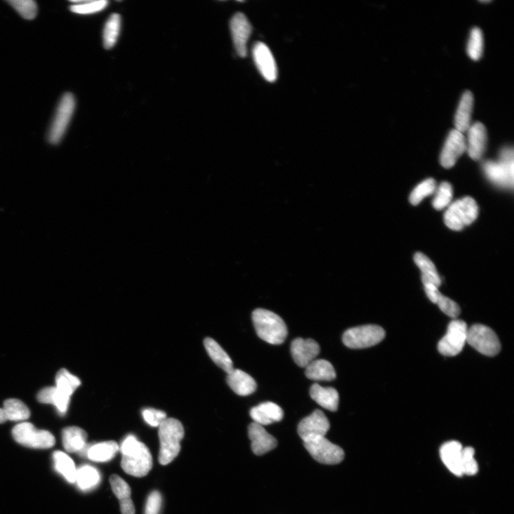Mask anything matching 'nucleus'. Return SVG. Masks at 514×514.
Masks as SVG:
<instances>
[{
    "instance_id": "obj_1",
    "label": "nucleus",
    "mask_w": 514,
    "mask_h": 514,
    "mask_svg": "<svg viewBox=\"0 0 514 514\" xmlns=\"http://www.w3.org/2000/svg\"><path fill=\"white\" fill-rule=\"evenodd\" d=\"M123 453L121 466L129 475L143 477L147 475L153 465L152 457L147 446L130 435L121 446Z\"/></svg>"
},
{
    "instance_id": "obj_2",
    "label": "nucleus",
    "mask_w": 514,
    "mask_h": 514,
    "mask_svg": "<svg viewBox=\"0 0 514 514\" xmlns=\"http://www.w3.org/2000/svg\"><path fill=\"white\" fill-rule=\"evenodd\" d=\"M256 334L269 344L279 345L287 339L288 330L280 316L271 311L257 309L252 313Z\"/></svg>"
},
{
    "instance_id": "obj_3",
    "label": "nucleus",
    "mask_w": 514,
    "mask_h": 514,
    "mask_svg": "<svg viewBox=\"0 0 514 514\" xmlns=\"http://www.w3.org/2000/svg\"><path fill=\"white\" fill-rule=\"evenodd\" d=\"M185 437V429L182 423L174 418H167L159 426L161 450L159 462L167 465L179 455L181 442Z\"/></svg>"
},
{
    "instance_id": "obj_4",
    "label": "nucleus",
    "mask_w": 514,
    "mask_h": 514,
    "mask_svg": "<svg viewBox=\"0 0 514 514\" xmlns=\"http://www.w3.org/2000/svg\"><path fill=\"white\" fill-rule=\"evenodd\" d=\"M479 208L471 197H464L454 202L444 214V223L451 229L460 231L475 221Z\"/></svg>"
},
{
    "instance_id": "obj_5",
    "label": "nucleus",
    "mask_w": 514,
    "mask_h": 514,
    "mask_svg": "<svg viewBox=\"0 0 514 514\" xmlns=\"http://www.w3.org/2000/svg\"><path fill=\"white\" fill-rule=\"evenodd\" d=\"M483 167L486 177L493 184L501 187L513 189L514 177L513 149H504L499 162L488 161L484 163Z\"/></svg>"
},
{
    "instance_id": "obj_6",
    "label": "nucleus",
    "mask_w": 514,
    "mask_h": 514,
    "mask_svg": "<svg viewBox=\"0 0 514 514\" xmlns=\"http://www.w3.org/2000/svg\"><path fill=\"white\" fill-rule=\"evenodd\" d=\"M385 336L384 329L378 325H364L347 330L342 341L350 349H365L378 345Z\"/></svg>"
},
{
    "instance_id": "obj_7",
    "label": "nucleus",
    "mask_w": 514,
    "mask_h": 514,
    "mask_svg": "<svg viewBox=\"0 0 514 514\" xmlns=\"http://www.w3.org/2000/svg\"><path fill=\"white\" fill-rule=\"evenodd\" d=\"M12 436L19 444L33 449H50L55 444V439L50 432L39 430L29 422L16 425L12 430Z\"/></svg>"
},
{
    "instance_id": "obj_8",
    "label": "nucleus",
    "mask_w": 514,
    "mask_h": 514,
    "mask_svg": "<svg viewBox=\"0 0 514 514\" xmlns=\"http://www.w3.org/2000/svg\"><path fill=\"white\" fill-rule=\"evenodd\" d=\"M466 343L488 357H494L501 350L496 333L483 325H474L468 329Z\"/></svg>"
},
{
    "instance_id": "obj_9",
    "label": "nucleus",
    "mask_w": 514,
    "mask_h": 514,
    "mask_svg": "<svg viewBox=\"0 0 514 514\" xmlns=\"http://www.w3.org/2000/svg\"><path fill=\"white\" fill-rule=\"evenodd\" d=\"M55 391L52 404L59 413H66L72 395L81 385V381L65 369L59 370L55 378Z\"/></svg>"
},
{
    "instance_id": "obj_10",
    "label": "nucleus",
    "mask_w": 514,
    "mask_h": 514,
    "mask_svg": "<svg viewBox=\"0 0 514 514\" xmlns=\"http://www.w3.org/2000/svg\"><path fill=\"white\" fill-rule=\"evenodd\" d=\"M304 445L313 459L323 464H338L345 457L344 450L325 437L309 440L305 442Z\"/></svg>"
},
{
    "instance_id": "obj_11",
    "label": "nucleus",
    "mask_w": 514,
    "mask_h": 514,
    "mask_svg": "<svg viewBox=\"0 0 514 514\" xmlns=\"http://www.w3.org/2000/svg\"><path fill=\"white\" fill-rule=\"evenodd\" d=\"M468 329L462 320L451 321L446 335L439 342V351L446 357H454L460 353L467 342Z\"/></svg>"
},
{
    "instance_id": "obj_12",
    "label": "nucleus",
    "mask_w": 514,
    "mask_h": 514,
    "mask_svg": "<svg viewBox=\"0 0 514 514\" xmlns=\"http://www.w3.org/2000/svg\"><path fill=\"white\" fill-rule=\"evenodd\" d=\"M74 109V96L71 93L65 94L59 102L49 132L50 143L56 145L61 141L68 127Z\"/></svg>"
},
{
    "instance_id": "obj_13",
    "label": "nucleus",
    "mask_w": 514,
    "mask_h": 514,
    "mask_svg": "<svg viewBox=\"0 0 514 514\" xmlns=\"http://www.w3.org/2000/svg\"><path fill=\"white\" fill-rule=\"evenodd\" d=\"M329 429L330 423L326 415L321 410L316 409L310 416L300 422L298 433L305 442L314 438L325 437Z\"/></svg>"
},
{
    "instance_id": "obj_14",
    "label": "nucleus",
    "mask_w": 514,
    "mask_h": 514,
    "mask_svg": "<svg viewBox=\"0 0 514 514\" xmlns=\"http://www.w3.org/2000/svg\"><path fill=\"white\" fill-rule=\"evenodd\" d=\"M466 142L465 136L458 130H453L449 132L440 156L443 167L449 169L455 165L466 150Z\"/></svg>"
},
{
    "instance_id": "obj_15",
    "label": "nucleus",
    "mask_w": 514,
    "mask_h": 514,
    "mask_svg": "<svg viewBox=\"0 0 514 514\" xmlns=\"http://www.w3.org/2000/svg\"><path fill=\"white\" fill-rule=\"evenodd\" d=\"M230 30L236 53L241 57H245L247 42L252 31L247 17L243 13H236L231 19Z\"/></svg>"
},
{
    "instance_id": "obj_16",
    "label": "nucleus",
    "mask_w": 514,
    "mask_h": 514,
    "mask_svg": "<svg viewBox=\"0 0 514 514\" xmlns=\"http://www.w3.org/2000/svg\"><path fill=\"white\" fill-rule=\"evenodd\" d=\"M254 61L257 69L266 81H276L278 77V68L269 48L263 43H257L253 49Z\"/></svg>"
},
{
    "instance_id": "obj_17",
    "label": "nucleus",
    "mask_w": 514,
    "mask_h": 514,
    "mask_svg": "<svg viewBox=\"0 0 514 514\" xmlns=\"http://www.w3.org/2000/svg\"><path fill=\"white\" fill-rule=\"evenodd\" d=\"M320 352V347L318 342L311 339L304 340L298 338L291 345V353L296 364L306 368Z\"/></svg>"
},
{
    "instance_id": "obj_18",
    "label": "nucleus",
    "mask_w": 514,
    "mask_h": 514,
    "mask_svg": "<svg viewBox=\"0 0 514 514\" xmlns=\"http://www.w3.org/2000/svg\"><path fill=\"white\" fill-rule=\"evenodd\" d=\"M251 449L256 456H262L278 446V441L269 433L263 426L253 422L248 427Z\"/></svg>"
},
{
    "instance_id": "obj_19",
    "label": "nucleus",
    "mask_w": 514,
    "mask_h": 514,
    "mask_svg": "<svg viewBox=\"0 0 514 514\" xmlns=\"http://www.w3.org/2000/svg\"><path fill=\"white\" fill-rule=\"evenodd\" d=\"M466 150L469 156L473 161L481 159L487 143V132L486 127L481 123H476L471 125L468 130Z\"/></svg>"
},
{
    "instance_id": "obj_20",
    "label": "nucleus",
    "mask_w": 514,
    "mask_h": 514,
    "mask_svg": "<svg viewBox=\"0 0 514 514\" xmlns=\"http://www.w3.org/2000/svg\"><path fill=\"white\" fill-rule=\"evenodd\" d=\"M250 416L254 422L261 426L279 422L284 418L282 409L273 402H265L259 404L250 411Z\"/></svg>"
},
{
    "instance_id": "obj_21",
    "label": "nucleus",
    "mask_w": 514,
    "mask_h": 514,
    "mask_svg": "<svg viewBox=\"0 0 514 514\" xmlns=\"http://www.w3.org/2000/svg\"><path fill=\"white\" fill-rule=\"evenodd\" d=\"M463 446L457 441L444 444L440 449L441 459L447 469L458 477H462L461 463Z\"/></svg>"
},
{
    "instance_id": "obj_22",
    "label": "nucleus",
    "mask_w": 514,
    "mask_h": 514,
    "mask_svg": "<svg viewBox=\"0 0 514 514\" xmlns=\"http://www.w3.org/2000/svg\"><path fill=\"white\" fill-rule=\"evenodd\" d=\"M87 440V432L80 427L70 426L63 432V446L69 453H81L86 455L89 448Z\"/></svg>"
},
{
    "instance_id": "obj_23",
    "label": "nucleus",
    "mask_w": 514,
    "mask_h": 514,
    "mask_svg": "<svg viewBox=\"0 0 514 514\" xmlns=\"http://www.w3.org/2000/svg\"><path fill=\"white\" fill-rule=\"evenodd\" d=\"M227 382L240 396L245 397L256 390V383L250 375L240 369H233L227 373Z\"/></svg>"
},
{
    "instance_id": "obj_24",
    "label": "nucleus",
    "mask_w": 514,
    "mask_h": 514,
    "mask_svg": "<svg viewBox=\"0 0 514 514\" xmlns=\"http://www.w3.org/2000/svg\"><path fill=\"white\" fill-rule=\"evenodd\" d=\"M310 396L316 403L329 411H336L338 409L339 393L332 387L313 384L310 389Z\"/></svg>"
},
{
    "instance_id": "obj_25",
    "label": "nucleus",
    "mask_w": 514,
    "mask_h": 514,
    "mask_svg": "<svg viewBox=\"0 0 514 514\" xmlns=\"http://www.w3.org/2000/svg\"><path fill=\"white\" fill-rule=\"evenodd\" d=\"M425 292L428 298L433 304L438 305L440 309L453 319H456L461 312L460 306L455 302L444 296L439 288L431 284H424Z\"/></svg>"
},
{
    "instance_id": "obj_26",
    "label": "nucleus",
    "mask_w": 514,
    "mask_h": 514,
    "mask_svg": "<svg viewBox=\"0 0 514 514\" xmlns=\"http://www.w3.org/2000/svg\"><path fill=\"white\" fill-rule=\"evenodd\" d=\"M473 106V96L470 91H466L462 96L455 117H454L455 130L462 134L467 132L471 126Z\"/></svg>"
},
{
    "instance_id": "obj_27",
    "label": "nucleus",
    "mask_w": 514,
    "mask_h": 514,
    "mask_svg": "<svg viewBox=\"0 0 514 514\" xmlns=\"http://www.w3.org/2000/svg\"><path fill=\"white\" fill-rule=\"evenodd\" d=\"M306 377L315 381H332L337 378L333 365L325 360H313L307 367Z\"/></svg>"
},
{
    "instance_id": "obj_28",
    "label": "nucleus",
    "mask_w": 514,
    "mask_h": 514,
    "mask_svg": "<svg viewBox=\"0 0 514 514\" xmlns=\"http://www.w3.org/2000/svg\"><path fill=\"white\" fill-rule=\"evenodd\" d=\"M204 345L212 360L229 373L234 369L232 360L223 348L212 338H206Z\"/></svg>"
},
{
    "instance_id": "obj_29",
    "label": "nucleus",
    "mask_w": 514,
    "mask_h": 514,
    "mask_svg": "<svg viewBox=\"0 0 514 514\" xmlns=\"http://www.w3.org/2000/svg\"><path fill=\"white\" fill-rule=\"evenodd\" d=\"M119 450L120 446L115 442H104L89 446L87 456L92 462H107L116 456Z\"/></svg>"
},
{
    "instance_id": "obj_30",
    "label": "nucleus",
    "mask_w": 514,
    "mask_h": 514,
    "mask_svg": "<svg viewBox=\"0 0 514 514\" xmlns=\"http://www.w3.org/2000/svg\"><path fill=\"white\" fill-rule=\"evenodd\" d=\"M414 262L422 272V280L423 284H431L440 287L442 284L441 279L437 271L436 267L429 259L426 255L418 252L414 255Z\"/></svg>"
},
{
    "instance_id": "obj_31",
    "label": "nucleus",
    "mask_w": 514,
    "mask_h": 514,
    "mask_svg": "<svg viewBox=\"0 0 514 514\" xmlns=\"http://www.w3.org/2000/svg\"><path fill=\"white\" fill-rule=\"evenodd\" d=\"M53 460L56 470L70 483L76 481V469L73 460L64 452L55 451Z\"/></svg>"
},
{
    "instance_id": "obj_32",
    "label": "nucleus",
    "mask_w": 514,
    "mask_h": 514,
    "mask_svg": "<svg viewBox=\"0 0 514 514\" xmlns=\"http://www.w3.org/2000/svg\"><path fill=\"white\" fill-rule=\"evenodd\" d=\"M8 420L23 422L30 417V411L25 403L17 399H9L4 402L3 407Z\"/></svg>"
},
{
    "instance_id": "obj_33",
    "label": "nucleus",
    "mask_w": 514,
    "mask_h": 514,
    "mask_svg": "<svg viewBox=\"0 0 514 514\" xmlns=\"http://www.w3.org/2000/svg\"><path fill=\"white\" fill-rule=\"evenodd\" d=\"M100 481V473L91 466L85 465L76 470L75 482L83 491L92 489Z\"/></svg>"
},
{
    "instance_id": "obj_34",
    "label": "nucleus",
    "mask_w": 514,
    "mask_h": 514,
    "mask_svg": "<svg viewBox=\"0 0 514 514\" xmlns=\"http://www.w3.org/2000/svg\"><path fill=\"white\" fill-rule=\"evenodd\" d=\"M121 28V17L118 14H112L107 21L103 32L104 47L112 49L116 44Z\"/></svg>"
},
{
    "instance_id": "obj_35",
    "label": "nucleus",
    "mask_w": 514,
    "mask_h": 514,
    "mask_svg": "<svg viewBox=\"0 0 514 514\" xmlns=\"http://www.w3.org/2000/svg\"><path fill=\"white\" fill-rule=\"evenodd\" d=\"M484 38L482 30L478 28L471 30L467 45V53L474 61H478L482 56Z\"/></svg>"
},
{
    "instance_id": "obj_36",
    "label": "nucleus",
    "mask_w": 514,
    "mask_h": 514,
    "mask_svg": "<svg viewBox=\"0 0 514 514\" xmlns=\"http://www.w3.org/2000/svg\"><path fill=\"white\" fill-rule=\"evenodd\" d=\"M70 10L72 12L79 14H91L105 10L108 2L105 0L100 1H74Z\"/></svg>"
},
{
    "instance_id": "obj_37",
    "label": "nucleus",
    "mask_w": 514,
    "mask_h": 514,
    "mask_svg": "<svg viewBox=\"0 0 514 514\" xmlns=\"http://www.w3.org/2000/svg\"><path fill=\"white\" fill-rule=\"evenodd\" d=\"M437 183L433 179H428L421 184L411 192L409 201L413 205H419L425 197L432 194L436 190Z\"/></svg>"
},
{
    "instance_id": "obj_38",
    "label": "nucleus",
    "mask_w": 514,
    "mask_h": 514,
    "mask_svg": "<svg viewBox=\"0 0 514 514\" xmlns=\"http://www.w3.org/2000/svg\"><path fill=\"white\" fill-rule=\"evenodd\" d=\"M475 450L471 446L463 448L461 469L462 476H473L477 473L479 466L475 458Z\"/></svg>"
},
{
    "instance_id": "obj_39",
    "label": "nucleus",
    "mask_w": 514,
    "mask_h": 514,
    "mask_svg": "<svg viewBox=\"0 0 514 514\" xmlns=\"http://www.w3.org/2000/svg\"><path fill=\"white\" fill-rule=\"evenodd\" d=\"M8 3L26 19H33L37 16V6L32 0H12Z\"/></svg>"
},
{
    "instance_id": "obj_40",
    "label": "nucleus",
    "mask_w": 514,
    "mask_h": 514,
    "mask_svg": "<svg viewBox=\"0 0 514 514\" xmlns=\"http://www.w3.org/2000/svg\"><path fill=\"white\" fill-rule=\"evenodd\" d=\"M110 482L114 495L120 502L131 499V489L123 479L114 474Z\"/></svg>"
},
{
    "instance_id": "obj_41",
    "label": "nucleus",
    "mask_w": 514,
    "mask_h": 514,
    "mask_svg": "<svg viewBox=\"0 0 514 514\" xmlns=\"http://www.w3.org/2000/svg\"><path fill=\"white\" fill-rule=\"evenodd\" d=\"M453 196V189L451 185L448 183H442L433 201V207L438 209L442 210L447 207L451 201Z\"/></svg>"
},
{
    "instance_id": "obj_42",
    "label": "nucleus",
    "mask_w": 514,
    "mask_h": 514,
    "mask_svg": "<svg viewBox=\"0 0 514 514\" xmlns=\"http://www.w3.org/2000/svg\"><path fill=\"white\" fill-rule=\"evenodd\" d=\"M143 416L145 421L152 427H159L167 419L165 411L153 408L144 409Z\"/></svg>"
},
{
    "instance_id": "obj_43",
    "label": "nucleus",
    "mask_w": 514,
    "mask_h": 514,
    "mask_svg": "<svg viewBox=\"0 0 514 514\" xmlns=\"http://www.w3.org/2000/svg\"><path fill=\"white\" fill-rule=\"evenodd\" d=\"M162 500L160 492L156 491L152 492L147 502L145 514H159L162 506Z\"/></svg>"
},
{
    "instance_id": "obj_44",
    "label": "nucleus",
    "mask_w": 514,
    "mask_h": 514,
    "mask_svg": "<svg viewBox=\"0 0 514 514\" xmlns=\"http://www.w3.org/2000/svg\"><path fill=\"white\" fill-rule=\"evenodd\" d=\"M54 390V387H49L42 389L37 394L38 402L42 404H52Z\"/></svg>"
},
{
    "instance_id": "obj_45",
    "label": "nucleus",
    "mask_w": 514,
    "mask_h": 514,
    "mask_svg": "<svg viewBox=\"0 0 514 514\" xmlns=\"http://www.w3.org/2000/svg\"><path fill=\"white\" fill-rule=\"evenodd\" d=\"M120 502L123 514H135V507L131 499Z\"/></svg>"
},
{
    "instance_id": "obj_46",
    "label": "nucleus",
    "mask_w": 514,
    "mask_h": 514,
    "mask_svg": "<svg viewBox=\"0 0 514 514\" xmlns=\"http://www.w3.org/2000/svg\"><path fill=\"white\" fill-rule=\"evenodd\" d=\"M8 420L6 418L4 409L2 408H0V424L5 423Z\"/></svg>"
},
{
    "instance_id": "obj_47",
    "label": "nucleus",
    "mask_w": 514,
    "mask_h": 514,
    "mask_svg": "<svg viewBox=\"0 0 514 514\" xmlns=\"http://www.w3.org/2000/svg\"><path fill=\"white\" fill-rule=\"evenodd\" d=\"M481 3H490V1H481Z\"/></svg>"
}]
</instances>
